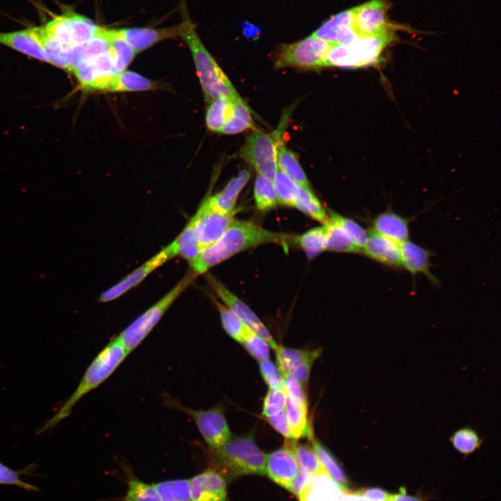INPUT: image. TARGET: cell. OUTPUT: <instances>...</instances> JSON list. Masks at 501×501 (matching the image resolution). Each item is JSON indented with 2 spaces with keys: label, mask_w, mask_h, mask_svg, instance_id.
Wrapping results in <instances>:
<instances>
[{
  "label": "cell",
  "mask_w": 501,
  "mask_h": 501,
  "mask_svg": "<svg viewBox=\"0 0 501 501\" xmlns=\"http://www.w3.org/2000/svg\"><path fill=\"white\" fill-rule=\"evenodd\" d=\"M290 239L286 234L268 230L253 222L234 219L214 244L202 248L190 269L197 276L234 255L269 243L284 244Z\"/></svg>",
  "instance_id": "obj_1"
},
{
  "label": "cell",
  "mask_w": 501,
  "mask_h": 501,
  "mask_svg": "<svg viewBox=\"0 0 501 501\" xmlns=\"http://www.w3.org/2000/svg\"><path fill=\"white\" fill-rule=\"evenodd\" d=\"M182 22L177 25L179 38L188 45L206 101L220 97L239 98L233 85L200 40L188 12L185 0H180Z\"/></svg>",
  "instance_id": "obj_2"
},
{
  "label": "cell",
  "mask_w": 501,
  "mask_h": 501,
  "mask_svg": "<svg viewBox=\"0 0 501 501\" xmlns=\"http://www.w3.org/2000/svg\"><path fill=\"white\" fill-rule=\"evenodd\" d=\"M129 353L117 339L111 340L95 356L86 369L79 385L59 410L38 430V434L54 429L67 418L75 404L85 395L104 382Z\"/></svg>",
  "instance_id": "obj_3"
},
{
  "label": "cell",
  "mask_w": 501,
  "mask_h": 501,
  "mask_svg": "<svg viewBox=\"0 0 501 501\" xmlns=\"http://www.w3.org/2000/svg\"><path fill=\"white\" fill-rule=\"evenodd\" d=\"M267 456L248 436L231 437L223 445L212 450L213 469L224 477L266 473Z\"/></svg>",
  "instance_id": "obj_4"
},
{
  "label": "cell",
  "mask_w": 501,
  "mask_h": 501,
  "mask_svg": "<svg viewBox=\"0 0 501 501\" xmlns=\"http://www.w3.org/2000/svg\"><path fill=\"white\" fill-rule=\"evenodd\" d=\"M197 276L190 269L173 289L139 315L116 337L129 353L134 350L143 341L170 305Z\"/></svg>",
  "instance_id": "obj_5"
},
{
  "label": "cell",
  "mask_w": 501,
  "mask_h": 501,
  "mask_svg": "<svg viewBox=\"0 0 501 501\" xmlns=\"http://www.w3.org/2000/svg\"><path fill=\"white\" fill-rule=\"evenodd\" d=\"M395 39L394 33L376 37H358L349 43L331 46L326 67L358 68L379 61L384 49Z\"/></svg>",
  "instance_id": "obj_6"
},
{
  "label": "cell",
  "mask_w": 501,
  "mask_h": 501,
  "mask_svg": "<svg viewBox=\"0 0 501 501\" xmlns=\"http://www.w3.org/2000/svg\"><path fill=\"white\" fill-rule=\"evenodd\" d=\"M163 400L166 406L184 413L193 421L211 450L221 447L232 437L221 406L207 410L194 409L182 405L167 394L163 395Z\"/></svg>",
  "instance_id": "obj_7"
},
{
  "label": "cell",
  "mask_w": 501,
  "mask_h": 501,
  "mask_svg": "<svg viewBox=\"0 0 501 501\" xmlns=\"http://www.w3.org/2000/svg\"><path fill=\"white\" fill-rule=\"evenodd\" d=\"M331 46L312 35L296 42L280 46L275 55L277 68L318 69L326 67Z\"/></svg>",
  "instance_id": "obj_8"
},
{
  "label": "cell",
  "mask_w": 501,
  "mask_h": 501,
  "mask_svg": "<svg viewBox=\"0 0 501 501\" xmlns=\"http://www.w3.org/2000/svg\"><path fill=\"white\" fill-rule=\"evenodd\" d=\"M43 26L59 42L70 49L97 36L102 26L66 8L62 14L54 16Z\"/></svg>",
  "instance_id": "obj_9"
},
{
  "label": "cell",
  "mask_w": 501,
  "mask_h": 501,
  "mask_svg": "<svg viewBox=\"0 0 501 501\" xmlns=\"http://www.w3.org/2000/svg\"><path fill=\"white\" fill-rule=\"evenodd\" d=\"M280 141L278 134L255 130L247 137L239 156L258 175L273 182L278 170L276 153Z\"/></svg>",
  "instance_id": "obj_10"
},
{
  "label": "cell",
  "mask_w": 501,
  "mask_h": 501,
  "mask_svg": "<svg viewBox=\"0 0 501 501\" xmlns=\"http://www.w3.org/2000/svg\"><path fill=\"white\" fill-rule=\"evenodd\" d=\"M237 210L222 212L214 207L206 198L191 218L201 250L216 241L232 221Z\"/></svg>",
  "instance_id": "obj_11"
},
{
  "label": "cell",
  "mask_w": 501,
  "mask_h": 501,
  "mask_svg": "<svg viewBox=\"0 0 501 501\" xmlns=\"http://www.w3.org/2000/svg\"><path fill=\"white\" fill-rule=\"evenodd\" d=\"M386 0H371L353 8V28L359 37H376L393 33L388 22Z\"/></svg>",
  "instance_id": "obj_12"
},
{
  "label": "cell",
  "mask_w": 501,
  "mask_h": 501,
  "mask_svg": "<svg viewBox=\"0 0 501 501\" xmlns=\"http://www.w3.org/2000/svg\"><path fill=\"white\" fill-rule=\"evenodd\" d=\"M207 280L223 304L237 314L252 331L263 338L270 347L276 351L278 345L267 327L253 310L213 276L209 274L207 276Z\"/></svg>",
  "instance_id": "obj_13"
},
{
  "label": "cell",
  "mask_w": 501,
  "mask_h": 501,
  "mask_svg": "<svg viewBox=\"0 0 501 501\" xmlns=\"http://www.w3.org/2000/svg\"><path fill=\"white\" fill-rule=\"evenodd\" d=\"M177 256L173 242L136 268L120 282L102 292L98 301L106 303L113 301L140 284L148 275L164 263Z\"/></svg>",
  "instance_id": "obj_14"
},
{
  "label": "cell",
  "mask_w": 501,
  "mask_h": 501,
  "mask_svg": "<svg viewBox=\"0 0 501 501\" xmlns=\"http://www.w3.org/2000/svg\"><path fill=\"white\" fill-rule=\"evenodd\" d=\"M72 72L87 91H98L109 77L118 73L109 51L81 62Z\"/></svg>",
  "instance_id": "obj_15"
},
{
  "label": "cell",
  "mask_w": 501,
  "mask_h": 501,
  "mask_svg": "<svg viewBox=\"0 0 501 501\" xmlns=\"http://www.w3.org/2000/svg\"><path fill=\"white\" fill-rule=\"evenodd\" d=\"M276 353L279 370L289 372L305 387L312 365L319 356L321 350H301L278 345Z\"/></svg>",
  "instance_id": "obj_16"
},
{
  "label": "cell",
  "mask_w": 501,
  "mask_h": 501,
  "mask_svg": "<svg viewBox=\"0 0 501 501\" xmlns=\"http://www.w3.org/2000/svg\"><path fill=\"white\" fill-rule=\"evenodd\" d=\"M293 440L267 456L266 473L276 483L289 490L299 468L293 450Z\"/></svg>",
  "instance_id": "obj_17"
},
{
  "label": "cell",
  "mask_w": 501,
  "mask_h": 501,
  "mask_svg": "<svg viewBox=\"0 0 501 501\" xmlns=\"http://www.w3.org/2000/svg\"><path fill=\"white\" fill-rule=\"evenodd\" d=\"M312 35L331 46L351 42L359 37L353 28V8L332 16Z\"/></svg>",
  "instance_id": "obj_18"
},
{
  "label": "cell",
  "mask_w": 501,
  "mask_h": 501,
  "mask_svg": "<svg viewBox=\"0 0 501 501\" xmlns=\"http://www.w3.org/2000/svg\"><path fill=\"white\" fill-rule=\"evenodd\" d=\"M192 501H227L225 477L209 468L189 479Z\"/></svg>",
  "instance_id": "obj_19"
},
{
  "label": "cell",
  "mask_w": 501,
  "mask_h": 501,
  "mask_svg": "<svg viewBox=\"0 0 501 501\" xmlns=\"http://www.w3.org/2000/svg\"><path fill=\"white\" fill-rule=\"evenodd\" d=\"M118 34L138 53L166 39L179 38L177 25L170 28H127L117 29Z\"/></svg>",
  "instance_id": "obj_20"
},
{
  "label": "cell",
  "mask_w": 501,
  "mask_h": 501,
  "mask_svg": "<svg viewBox=\"0 0 501 501\" xmlns=\"http://www.w3.org/2000/svg\"><path fill=\"white\" fill-rule=\"evenodd\" d=\"M373 260L386 266H401L399 244L371 230L361 248Z\"/></svg>",
  "instance_id": "obj_21"
},
{
  "label": "cell",
  "mask_w": 501,
  "mask_h": 501,
  "mask_svg": "<svg viewBox=\"0 0 501 501\" xmlns=\"http://www.w3.org/2000/svg\"><path fill=\"white\" fill-rule=\"evenodd\" d=\"M399 249L401 267H404L413 276L422 273L431 283L436 285L438 283V279L430 271L431 255L429 250L408 239L399 244Z\"/></svg>",
  "instance_id": "obj_22"
},
{
  "label": "cell",
  "mask_w": 501,
  "mask_h": 501,
  "mask_svg": "<svg viewBox=\"0 0 501 501\" xmlns=\"http://www.w3.org/2000/svg\"><path fill=\"white\" fill-rule=\"evenodd\" d=\"M372 230L400 244L408 238L409 222L389 208L375 216Z\"/></svg>",
  "instance_id": "obj_23"
},
{
  "label": "cell",
  "mask_w": 501,
  "mask_h": 501,
  "mask_svg": "<svg viewBox=\"0 0 501 501\" xmlns=\"http://www.w3.org/2000/svg\"><path fill=\"white\" fill-rule=\"evenodd\" d=\"M342 491L326 474L312 475L297 496L299 501H340Z\"/></svg>",
  "instance_id": "obj_24"
},
{
  "label": "cell",
  "mask_w": 501,
  "mask_h": 501,
  "mask_svg": "<svg viewBox=\"0 0 501 501\" xmlns=\"http://www.w3.org/2000/svg\"><path fill=\"white\" fill-rule=\"evenodd\" d=\"M0 45L7 46L31 58L47 62L42 47L31 28L0 33Z\"/></svg>",
  "instance_id": "obj_25"
},
{
  "label": "cell",
  "mask_w": 501,
  "mask_h": 501,
  "mask_svg": "<svg viewBox=\"0 0 501 501\" xmlns=\"http://www.w3.org/2000/svg\"><path fill=\"white\" fill-rule=\"evenodd\" d=\"M157 84L132 71H122L109 77L98 92H135L155 89Z\"/></svg>",
  "instance_id": "obj_26"
},
{
  "label": "cell",
  "mask_w": 501,
  "mask_h": 501,
  "mask_svg": "<svg viewBox=\"0 0 501 501\" xmlns=\"http://www.w3.org/2000/svg\"><path fill=\"white\" fill-rule=\"evenodd\" d=\"M250 177V174L248 170H241L236 177L228 182L223 190L207 197L208 201L214 207L222 212L231 213L235 211L239 195L249 181Z\"/></svg>",
  "instance_id": "obj_27"
},
{
  "label": "cell",
  "mask_w": 501,
  "mask_h": 501,
  "mask_svg": "<svg viewBox=\"0 0 501 501\" xmlns=\"http://www.w3.org/2000/svg\"><path fill=\"white\" fill-rule=\"evenodd\" d=\"M31 29L42 47L47 63L69 72L67 54L70 49L59 42L43 25Z\"/></svg>",
  "instance_id": "obj_28"
},
{
  "label": "cell",
  "mask_w": 501,
  "mask_h": 501,
  "mask_svg": "<svg viewBox=\"0 0 501 501\" xmlns=\"http://www.w3.org/2000/svg\"><path fill=\"white\" fill-rule=\"evenodd\" d=\"M278 168L284 172L300 186L310 189L307 176L295 154L280 141L276 153Z\"/></svg>",
  "instance_id": "obj_29"
},
{
  "label": "cell",
  "mask_w": 501,
  "mask_h": 501,
  "mask_svg": "<svg viewBox=\"0 0 501 501\" xmlns=\"http://www.w3.org/2000/svg\"><path fill=\"white\" fill-rule=\"evenodd\" d=\"M109 52L117 72L125 70L136 55L133 48L118 34L117 29L106 28Z\"/></svg>",
  "instance_id": "obj_30"
},
{
  "label": "cell",
  "mask_w": 501,
  "mask_h": 501,
  "mask_svg": "<svg viewBox=\"0 0 501 501\" xmlns=\"http://www.w3.org/2000/svg\"><path fill=\"white\" fill-rule=\"evenodd\" d=\"M285 409L293 440L313 437L308 418V407L296 404L287 397Z\"/></svg>",
  "instance_id": "obj_31"
},
{
  "label": "cell",
  "mask_w": 501,
  "mask_h": 501,
  "mask_svg": "<svg viewBox=\"0 0 501 501\" xmlns=\"http://www.w3.org/2000/svg\"><path fill=\"white\" fill-rule=\"evenodd\" d=\"M312 448L326 473L337 484L342 492L349 491V482L341 466L333 455L313 437Z\"/></svg>",
  "instance_id": "obj_32"
},
{
  "label": "cell",
  "mask_w": 501,
  "mask_h": 501,
  "mask_svg": "<svg viewBox=\"0 0 501 501\" xmlns=\"http://www.w3.org/2000/svg\"><path fill=\"white\" fill-rule=\"evenodd\" d=\"M234 99L236 98L220 97L209 102L205 118L209 130L221 132L231 116Z\"/></svg>",
  "instance_id": "obj_33"
},
{
  "label": "cell",
  "mask_w": 501,
  "mask_h": 501,
  "mask_svg": "<svg viewBox=\"0 0 501 501\" xmlns=\"http://www.w3.org/2000/svg\"><path fill=\"white\" fill-rule=\"evenodd\" d=\"M253 126L250 108L241 97L236 98L233 100L231 116L220 133L235 134L253 128Z\"/></svg>",
  "instance_id": "obj_34"
},
{
  "label": "cell",
  "mask_w": 501,
  "mask_h": 501,
  "mask_svg": "<svg viewBox=\"0 0 501 501\" xmlns=\"http://www.w3.org/2000/svg\"><path fill=\"white\" fill-rule=\"evenodd\" d=\"M172 242L177 256L184 258L189 264L198 258L201 251L191 219L181 233Z\"/></svg>",
  "instance_id": "obj_35"
},
{
  "label": "cell",
  "mask_w": 501,
  "mask_h": 501,
  "mask_svg": "<svg viewBox=\"0 0 501 501\" xmlns=\"http://www.w3.org/2000/svg\"><path fill=\"white\" fill-rule=\"evenodd\" d=\"M324 225L326 228L325 250L342 253L360 251L344 230L330 218Z\"/></svg>",
  "instance_id": "obj_36"
},
{
  "label": "cell",
  "mask_w": 501,
  "mask_h": 501,
  "mask_svg": "<svg viewBox=\"0 0 501 501\" xmlns=\"http://www.w3.org/2000/svg\"><path fill=\"white\" fill-rule=\"evenodd\" d=\"M216 306L222 326L226 333L234 340L241 343L252 331L232 310L215 299H212Z\"/></svg>",
  "instance_id": "obj_37"
},
{
  "label": "cell",
  "mask_w": 501,
  "mask_h": 501,
  "mask_svg": "<svg viewBox=\"0 0 501 501\" xmlns=\"http://www.w3.org/2000/svg\"><path fill=\"white\" fill-rule=\"evenodd\" d=\"M161 501H192L189 479H176L153 484Z\"/></svg>",
  "instance_id": "obj_38"
},
{
  "label": "cell",
  "mask_w": 501,
  "mask_h": 501,
  "mask_svg": "<svg viewBox=\"0 0 501 501\" xmlns=\"http://www.w3.org/2000/svg\"><path fill=\"white\" fill-rule=\"evenodd\" d=\"M294 207L312 218L324 224L329 219V216L323 205L309 189L301 186L299 196Z\"/></svg>",
  "instance_id": "obj_39"
},
{
  "label": "cell",
  "mask_w": 501,
  "mask_h": 501,
  "mask_svg": "<svg viewBox=\"0 0 501 501\" xmlns=\"http://www.w3.org/2000/svg\"><path fill=\"white\" fill-rule=\"evenodd\" d=\"M326 228L324 224L321 227L312 228L302 235L295 238L296 242L304 250L309 259H313L325 250Z\"/></svg>",
  "instance_id": "obj_40"
},
{
  "label": "cell",
  "mask_w": 501,
  "mask_h": 501,
  "mask_svg": "<svg viewBox=\"0 0 501 501\" xmlns=\"http://www.w3.org/2000/svg\"><path fill=\"white\" fill-rule=\"evenodd\" d=\"M253 194L256 207L260 211L270 210L278 204L273 182L260 175H257L255 179Z\"/></svg>",
  "instance_id": "obj_41"
},
{
  "label": "cell",
  "mask_w": 501,
  "mask_h": 501,
  "mask_svg": "<svg viewBox=\"0 0 501 501\" xmlns=\"http://www.w3.org/2000/svg\"><path fill=\"white\" fill-rule=\"evenodd\" d=\"M273 184L278 203L287 207H294L299 196L301 186L278 168Z\"/></svg>",
  "instance_id": "obj_42"
},
{
  "label": "cell",
  "mask_w": 501,
  "mask_h": 501,
  "mask_svg": "<svg viewBox=\"0 0 501 501\" xmlns=\"http://www.w3.org/2000/svg\"><path fill=\"white\" fill-rule=\"evenodd\" d=\"M454 448L463 455H468L478 450L482 443L477 432L470 427L460 428L450 438Z\"/></svg>",
  "instance_id": "obj_43"
},
{
  "label": "cell",
  "mask_w": 501,
  "mask_h": 501,
  "mask_svg": "<svg viewBox=\"0 0 501 501\" xmlns=\"http://www.w3.org/2000/svg\"><path fill=\"white\" fill-rule=\"evenodd\" d=\"M121 501H161L153 484H146L129 474L127 489Z\"/></svg>",
  "instance_id": "obj_44"
},
{
  "label": "cell",
  "mask_w": 501,
  "mask_h": 501,
  "mask_svg": "<svg viewBox=\"0 0 501 501\" xmlns=\"http://www.w3.org/2000/svg\"><path fill=\"white\" fill-rule=\"evenodd\" d=\"M292 447L299 468L313 475L326 473L312 447L294 440Z\"/></svg>",
  "instance_id": "obj_45"
},
{
  "label": "cell",
  "mask_w": 501,
  "mask_h": 501,
  "mask_svg": "<svg viewBox=\"0 0 501 501\" xmlns=\"http://www.w3.org/2000/svg\"><path fill=\"white\" fill-rule=\"evenodd\" d=\"M328 215L333 222L344 230L361 250L368 232L353 220L344 217L331 209H328Z\"/></svg>",
  "instance_id": "obj_46"
},
{
  "label": "cell",
  "mask_w": 501,
  "mask_h": 501,
  "mask_svg": "<svg viewBox=\"0 0 501 501\" xmlns=\"http://www.w3.org/2000/svg\"><path fill=\"white\" fill-rule=\"evenodd\" d=\"M241 344L258 361L269 358V344L254 331H251L241 341Z\"/></svg>",
  "instance_id": "obj_47"
},
{
  "label": "cell",
  "mask_w": 501,
  "mask_h": 501,
  "mask_svg": "<svg viewBox=\"0 0 501 501\" xmlns=\"http://www.w3.org/2000/svg\"><path fill=\"white\" fill-rule=\"evenodd\" d=\"M280 372L283 377L284 391L287 397L296 404L308 407L307 399L301 384L289 372L282 370Z\"/></svg>",
  "instance_id": "obj_48"
},
{
  "label": "cell",
  "mask_w": 501,
  "mask_h": 501,
  "mask_svg": "<svg viewBox=\"0 0 501 501\" xmlns=\"http://www.w3.org/2000/svg\"><path fill=\"white\" fill-rule=\"evenodd\" d=\"M287 395L284 390L270 389L263 402L262 415L265 418L274 415L285 408Z\"/></svg>",
  "instance_id": "obj_49"
},
{
  "label": "cell",
  "mask_w": 501,
  "mask_h": 501,
  "mask_svg": "<svg viewBox=\"0 0 501 501\" xmlns=\"http://www.w3.org/2000/svg\"><path fill=\"white\" fill-rule=\"evenodd\" d=\"M261 375L270 389L284 390L283 377L278 367L269 359L259 361Z\"/></svg>",
  "instance_id": "obj_50"
},
{
  "label": "cell",
  "mask_w": 501,
  "mask_h": 501,
  "mask_svg": "<svg viewBox=\"0 0 501 501\" xmlns=\"http://www.w3.org/2000/svg\"><path fill=\"white\" fill-rule=\"evenodd\" d=\"M272 427L287 439H292L289 431L285 409L280 413L266 418Z\"/></svg>",
  "instance_id": "obj_51"
},
{
  "label": "cell",
  "mask_w": 501,
  "mask_h": 501,
  "mask_svg": "<svg viewBox=\"0 0 501 501\" xmlns=\"http://www.w3.org/2000/svg\"><path fill=\"white\" fill-rule=\"evenodd\" d=\"M312 475L305 470L299 469L289 491L298 496Z\"/></svg>",
  "instance_id": "obj_52"
},
{
  "label": "cell",
  "mask_w": 501,
  "mask_h": 501,
  "mask_svg": "<svg viewBox=\"0 0 501 501\" xmlns=\"http://www.w3.org/2000/svg\"><path fill=\"white\" fill-rule=\"evenodd\" d=\"M360 491L365 498L370 501H390L392 494L378 487L368 488Z\"/></svg>",
  "instance_id": "obj_53"
},
{
  "label": "cell",
  "mask_w": 501,
  "mask_h": 501,
  "mask_svg": "<svg viewBox=\"0 0 501 501\" xmlns=\"http://www.w3.org/2000/svg\"><path fill=\"white\" fill-rule=\"evenodd\" d=\"M390 501H422L418 497L409 495L404 487H401L397 493L391 494Z\"/></svg>",
  "instance_id": "obj_54"
},
{
  "label": "cell",
  "mask_w": 501,
  "mask_h": 501,
  "mask_svg": "<svg viewBox=\"0 0 501 501\" xmlns=\"http://www.w3.org/2000/svg\"><path fill=\"white\" fill-rule=\"evenodd\" d=\"M13 469L0 461V485L8 484L13 478Z\"/></svg>",
  "instance_id": "obj_55"
},
{
  "label": "cell",
  "mask_w": 501,
  "mask_h": 501,
  "mask_svg": "<svg viewBox=\"0 0 501 501\" xmlns=\"http://www.w3.org/2000/svg\"><path fill=\"white\" fill-rule=\"evenodd\" d=\"M340 501H370L365 498L360 491L351 492L349 491L343 492Z\"/></svg>",
  "instance_id": "obj_56"
},
{
  "label": "cell",
  "mask_w": 501,
  "mask_h": 501,
  "mask_svg": "<svg viewBox=\"0 0 501 501\" xmlns=\"http://www.w3.org/2000/svg\"><path fill=\"white\" fill-rule=\"evenodd\" d=\"M244 30L246 35L252 37V35H255L257 34V29L255 26L247 23H244Z\"/></svg>",
  "instance_id": "obj_57"
}]
</instances>
